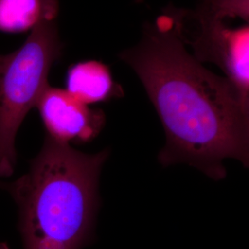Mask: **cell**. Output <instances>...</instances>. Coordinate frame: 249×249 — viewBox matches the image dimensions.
<instances>
[{
	"mask_svg": "<svg viewBox=\"0 0 249 249\" xmlns=\"http://www.w3.org/2000/svg\"><path fill=\"white\" fill-rule=\"evenodd\" d=\"M121 58L140 77L160 117L163 166L187 163L213 180L226 177V159L249 167V103L227 78L187 52L178 22L161 18Z\"/></svg>",
	"mask_w": 249,
	"mask_h": 249,
	"instance_id": "obj_1",
	"label": "cell"
},
{
	"mask_svg": "<svg viewBox=\"0 0 249 249\" xmlns=\"http://www.w3.org/2000/svg\"><path fill=\"white\" fill-rule=\"evenodd\" d=\"M107 150L87 154L45 137L25 174L6 191L18 208L22 249H82L92 238Z\"/></svg>",
	"mask_w": 249,
	"mask_h": 249,
	"instance_id": "obj_2",
	"label": "cell"
},
{
	"mask_svg": "<svg viewBox=\"0 0 249 249\" xmlns=\"http://www.w3.org/2000/svg\"><path fill=\"white\" fill-rule=\"evenodd\" d=\"M61 52L57 27L48 21L35 27L17 50L0 54V178L15 171L18 129L49 86V72Z\"/></svg>",
	"mask_w": 249,
	"mask_h": 249,
	"instance_id": "obj_3",
	"label": "cell"
},
{
	"mask_svg": "<svg viewBox=\"0 0 249 249\" xmlns=\"http://www.w3.org/2000/svg\"><path fill=\"white\" fill-rule=\"evenodd\" d=\"M216 7L203 19V34L196 44L199 58L196 59L213 61L221 67L241 97L249 103V26H225L222 18L226 1H220Z\"/></svg>",
	"mask_w": 249,
	"mask_h": 249,
	"instance_id": "obj_4",
	"label": "cell"
},
{
	"mask_svg": "<svg viewBox=\"0 0 249 249\" xmlns=\"http://www.w3.org/2000/svg\"><path fill=\"white\" fill-rule=\"evenodd\" d=\"M36 107L49 138L71 145L91 142L106 124L105 113L90 109L66 89L48 86Z\"/></svg>",
	"mask_w": 249,
	"mask_h": 249,
	"instance_id": "obj_5",
	"label": "cell"
},
{
	"mask_svg": "<svg viewBox=\"0 0 249 249\" xmlns=\"http://www.w3.org/2000/svg\"><path fill=\"white\" fill-rule=\"evenodd\" d=\"M66 90L86 106L121 94V87L114 81L107 65L94 60L72 65L66 77Z\"/></svg>",
	"mask_w": 249,
	"mask_h": 249,
	"instance_id": "obj_6",
	"label": "cell"
},
{
	"mask_svg": "<svg viewBox=\"0 0 249 249\" xmlns=\"http://www.w3.org/2000/svg\"><path fill=\"white\" fill-rule=\"evenodd\" d=\"M58 0H0V32L19 34L53 21Z\"/></svg>",
	"mask_w": 249,
	"mask_h": 249,
	"instance_id": "obj_7",
	"label": "cell"
},
{
	"mask_svg": "<svg viewBox=\"0 0 249 249\" xmlns=\"http://www.w3.org/2000/svg\"><path fill=\"white\" fill-rule=\"evenodd\" d=\"M8 187V183L6 182H3V181H0V189H3V190H6Z\"/></svg>",
	"mask_w": 249,
	"mask_h": 249,
	"instance_id": "obj_8",
	"label": "cell"
},
{
	"mask_svg": "<svg viewBox=\"0 0 249 249\" xmlns=\"http://www.w3.org/2000/svg\"><path fill=\"white\" fill-rule=\"evenodd\" d=\"M0 249H9V246L5 243H0Z\"/></svg>",
	"mask_w": 249,
	"mask_h": 249,
	"instance_id": "obj_9",
	"label": "cell"
}]
</instances>
